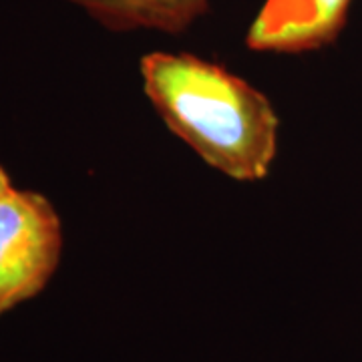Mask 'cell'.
<instances>
[{
  "label": "cell",
  "instance_id": "1",
  "mask_svg": "<svg viewBox=\"0 0 362 362\" xmlns=\"http://www.w3.org/2000/svg\"><path fill=\"white\" fill-rule=\"evenodd\" d=\"M139 77L163 125L207 168L238 183L270 175L280 149V117L264 90L192 52H147Z\"/></svg>",
  "mask_w": 362,
  "mask_h": 362
},
{
  "label": "cell",
  "instance_id": "2",
  "mask_svg": "<svg viewBox=\"0 0 362 362\" xmlns=\"http://www.w3.org/2000/svg\"><path fill=\"white\" fill-rule=\"evenodd\" d=\"M63 254V226L39 192L11 185L0 195V316L37 298Z\"/></svg>",
  "mask_w": 362,
  "mask_h": 362
},
{
  "label": "cell",
  "instance_id": "3",
  "mask_svg": "<svg viewBox=\"0 0 362 362\" xmlns=\"http://www.w3.org/2000/svg\"><path fill=\"white\" fill-rule=\"evenodd\" d=\"M352 0H266L247 28L254 52L304 54L332 45L346 25Z\"/></svg>",
  "mask_w": 362,
  "mask_h": 362
},
{
  "label": "cell",
  "instance_id": "4",
  "mask_svg": "<svg viewBox=\"0 0 362 362\" xmlns=\"http://www.w3.org/2000/svg\"><path fill=\"white\" fill-rule=\"evenodd\" d=\"M113 33H185L209 11V0H66Z\"/></svg>",
  "mask_w": 362,
  "mask_h": 362
},
{
  "label": "cell",
  "instance_id": "5",
  "mask_svg": "<svg viewBox=\"0 0 362 362\" xmlns=\"http://www.w3.org/2000/svg\"><path fill=\"white\" fill-rule=\"evenodd\" d=\"M11 185H13V181H11V177H8L6 169L0 165V195L4 194V192H6V189L11 187Z\"/></svg>",
  "mask_w": 362,
  "mask_h": 362
}]
</instances>
